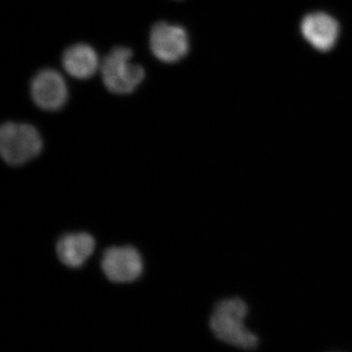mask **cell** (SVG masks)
Returning a JSON list of instances; mask_svg holds the SVG:
<instances>
[{
	"mask_svg": "<svg viewBox=\"0 0 352 352\" xmlns=\"http://www.w3.org/2000/svg\"><path fill=\"white\" fill-rule=\"evenodd\" d=\"M43 150L38 129L24 122H7L0 129V153L7 164L19 166L31 161Z\"/></svg>",
	"mask_w": 352,
	"mask_h": 352,
	"instance_id": "cell-3",
	"label": "cell"
},
{
	"mask_svg": "<svg viewBox=\"0 0 352 352\" xmlns=\"http://www.w3.org/2000/svg\"><path fill=\"white\" fill-rule=\"evenodd\" d=\"M57 254L61 263L72 268H78L87 263L95 249V240L90 234L69 233L64 235L57 244Z\"/></svg>",
	"mask_w": 352,
	"mask_h": 352,
	"instance_id": "cell-9",
	"label": "cell"
},
{
	"mask_svg": "<svg viewBox=\"0 0 352 352\" xmlns=\"http://www.w3.org/2000/svg\"><path fill=\"white\" fill-rule=\"evenodd\" d=\"M133 52L126 46H116L101 65L104 85L113 94H131L142 83L145 69L131 62Z\"/></svg>",
	"mask_w": 352,
	"mask_h": 352,
	"instance_id": "cell-2",
	"label": "cell"
},
{
	"mask_svg": "<svg viewBox=\"0 0 352 352\" xmlns=\"http://www.w3.org/2000/svg\"><path fill=\"white\" fill-rule=\"evenodd\" d=\"M32 101L44 111H58L68 101L69 90L63 76L53 69L38 71L31 82Z\"/></svg>",
	"mask_w": 352,
	"mask_h": 352,
	"instance_id": "cell-6",
	"label": "cell"
},
{
	"mask_svg": "<svg viewBox=\"0 0 352 352\" xmlns=\"http://www.w3.org/2000/svg\"><path fill=\"white\" fill-rule=\"evenodd\" d=\"M153 55L164 63L173 64L187 56L190 50L188 32L182 25L157 22L149 36Z\"/></svg>",
	"mask_w": 352,
	"mask_h": 352,
	"instance_id": "cell-4",
	"label": "cell"
},
{
	"mask_svg": "<svg viewBox=\"0 0 352 352\" xmlns=\"http://www.w3.org/2000/svg\"><path fill=\"white\" fill-rule=\"evenodd\" d=\"M62 66L76 80H88L98 69V55L92 46L87 43H76L64 51Z\"/></svg>",
	"mask_w": 352,
	"mask_h": 352,
	"instance_id": "cell-8",
	"label": "cell"
},
{
	"mask_svg": "<svg viewBox=\"0 0 352 352\" xmlns=\"http://www.w3.org/2000/svg\"><path fill=\"white\" fill-rule=\"evenodd\" d=\"M300 31L315 50L327 52L335 47L340 34L338 21L328 14L316 12L303 18Z\"/></svg>",
	"mask_w": 352,
	"mask_h": 352,
	"instance_id": "cell-7",
	"label": "cell"
},
{
	"mask_svg": "<svg viewBox=\"0 0 352 352\" xmlns=\"http://www.w3.org/2000/svg\"><path fill=\"white\" fill-rule=\"evenodd\" d=\"M104 274L113 283H131L142 274L143 259L140 252L131 245L113 247L102 258Z\"/></svg>",
	"mask_w": 352,
	"mask_h": 352,
	"instance_id": "cell-5",
	"label": "cell"
},
{
	"mask_svg": "<svg viewBox=\"0 0 352 352\" xmlns=\"http://www.w3.org/2000/svg\"><path fill=\"white\" fill-rule=\"evenodd\" d=\"M249 307L241 298H229L214 305L208 327L219 342L236 349L254 351L258 349V335L245 325Z\"/></svg>",
	"mask_w": 352,
	"mask_h": 352,
	"instance_id": "cell-1",
	"label": "cell"
}]
</instances>
